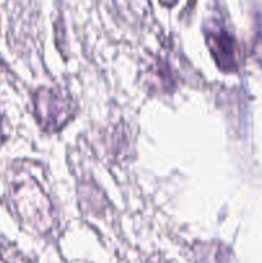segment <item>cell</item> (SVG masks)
Here are the masks:
<instances>
[{
    "label": "cell",
    "mask_w": 262,
    "mask_h": 263,
    "mask_svg": "<svg viewBox=\"0 0 262 263\" xmlns=\"http://www.w3.org/2000/svg\"><path fill=\"white\" fill-rule=\"evenodd\" d=\"M195 263H230V253L218 243H203L194 247Z\"/></svg>",
    "instance_id": "cell-5"
},
{
    "label": "cell",
    "mask_w": 262,
    "mask_h": 263,
    "mask_svg": "<svg viewBox=\"0 0 262 263\" xmlns=\"http://www.w3.org/2000/svg\"><path fill=\"white\" fill-rule=\"evenodd\" d=\"M4 141V128H3V120L0 118V145Z\"/></svg>",
    "instance_id": "cell-7"
},
{
    "label": "cell",
    "mask_w": 262,
    "mask_h": 263,
    "mask_svg": "<svg viewBox=\"0 0 262 263\" xmlns=\"http://www.w3.org/2000/svg\"><path fill=\"white\" fill-rule=\"evenodd\" d=\"M207 45L218 68L233 72L238 68L239 49L235 39L225 28H212L207 32Z\"/></svg>",
    "instance_id": "cell-3"
},
{
    "label": "cell",
    "mask_w": 262,
    "mask_h": 263,
    "mask_svg": "<svg viewBox=\"0 0 262 263\" xmlns=\"http://www.w3.org/2000/svg\"><path fill=\"white\" fill-rule=\"evenodd\" d=\"M146 263H172V262L169 261V259H166L164 257L156 256V257H152V258H149V261Z\"/></svg>",
    "instance_id": "cell-6"
},
{
    "label": "cell",
    "mask_w": 262,
    "mask_h": 263,
    "mask_svg": "<svg viewBox=\"0 0 262 263\" xmlns=\"http://www.w3.org/2000/svg\"><path fill=\"white\" fill-rule=\"evenodd\" d=\"M143 80L152 91L170 92L174 89V76L164 62L152 58L144 69Z\"/></svg>",
    "instance_id": "cell-4"
},
{
    "label": "cell",
    "mask_w": 262,
    "mask_h": 263,
    "mask_svg": "<svg viewBox=\"0 0 262 263\" xmlns=\"http://www.w3.org/2000/svg\"><path fill=\"white\" fill-rule=\"evenodd\" d=\"M12 198L23 222L41 234L51 230L54 223L51 203L33 177L15 182Z\"/></svg>",
    "instance_id": "cell-1"
},
{
    "label": "cell",
    "mask_w": 262,
    "mask_h": 263,
    "mask_svg": "<svg viewBox=\"0 0 262 263\" xmlns=\"http://www.w3.org/2000/svg\"><path fill=\"white\" fill-rule=\"evenodd\" d=\"M175 2H176V0H161V3L163 5H172Z\"/></svg>",
    "instance_id": "cell-8"
},
{
    "label": "cell",
    "mask_w": 262,
    "mask_h": 263,
    "mask_svg": "<svg viewBox=\"0 0 262 263\" xmlns=\"http://www.w3.org/2000/svg\"><path fill=\"white\" fill-rule=\"evenodd\" d=\"M35 115L46 133H57L68 123L73 116L71 99L58 90L40 87L33 95Z\"/></svg>",
    "instance_id": "cell-2"
}]
</instances>
